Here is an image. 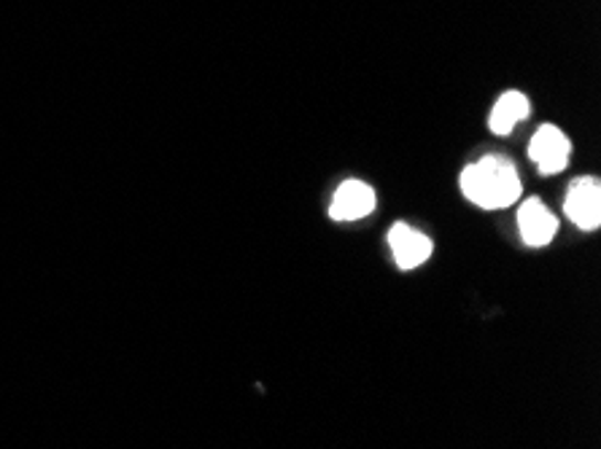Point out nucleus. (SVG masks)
Listing matches in <instances>:
<instances>
[{
	"mask_svg": "<svg viewBox=\"0 0 601 449\" xmlns=\"http://www.w3.org/2000/svg\"><path fill=\"white\" fill-rule=\"evenodd\" d=\"M462 192L483 211H505L520 200V178L507 157H483L462 172Z\"/></svg>",
	"mask_w": 601,
	"mask_h": 449,
	"instance_id": "1",
	"label": "nucleus"
},
{
	"mask_svg": "<svg viewBox=\"0 0 601 449\" xmlns=\"http://www.w3.org/2000/svg\"><path fill=\"white\" fill-rule=\"evenodd\" d=\"M569 151H572V143H569L567 135L553 125L539 127L529 143L531 162L537 164V170L542 172V175H556V172L567 168Z\"/></svg>",
	"mask_w": 601,
	"mask_h": 449,
	"instance_id": "3",
	"label": "nucleus"
},
{
	"mask_svg": "<svg viewBox=\"0 0 601 449\" xmlns=\"http://www.w3.org/2000/svg\"><path fill=\"white\" fill-rule=\"evenodd\" d=\"M376 211V192L365 181L340 183L329 205V215L335 221H359Z\"/></svg>",
	"mask_w": 601,
	"mask_h": 449,
	"instance_id": "5",
	"label": "nucleus"
},
{
	"mask_svg": "<svg viewBox=\"0 0 601 449\" xmlns=\"http://www.w3.org/2000/svg\"><path fill=\"white\" fill-rule=\"evenodd\" d=\"M563 213L574 226L593 232L601 224V186L597 178H578L563 200Z\"/></svg>",
	"mask_w": 601,
	"mask_h": 449,
	"instance_id": "2",
	"label": "nucleus"
},
{
	"mask_svg": "<svg viewBox=\"0 0 601 449\" xmlns=\"http://www.w3.org/2000/svg\"><path fill=\"white\" fill-rule=\"evenodd\" d=\"M529 110H531L529 97L520 95V92H505V95L494 103V108H491L488 116L491 132L510 135L513 127L529 116Z\"/></svg>",
	"mask_w": 601,
	"mask_h": 449,
	"instance_id": "7",
	"label": "nucleus"
},
{
	"mask_svg": "<svg viewBox=\"0 0 601 449\" xmlns=\"http://www.w3.org/2000/svg\"><path fill=\"white\" fill-rule=\"evenodd\" d=\"M389 245H391V254H394V261L400 264V269H415L421 267L423 261H426L429 256H432V239L426 235H421V232L410 229L408 224H394L389 232Z\"/></svg>",
	"mask_w": 601,
	"mask_h": 449,
	"instance_id": "6",
	"label": "nucleus"
},
{
	"mask_svg": "<svg viewBox=\"0 0 601 449\" xmlns=\"http://www.w3.org/2000/svg\"><path fill=\"white\" fill-rule=\"evenodd\" d=\"M518 232L529 248H545L556 237L558 221L537 196H531L518 211Z\"/></svg>",
	"mask_w": 601,
	"mask_h": 449,
	"instance_id": "4",
	"label": "nucleus"
}]
</instances>
